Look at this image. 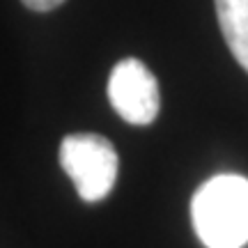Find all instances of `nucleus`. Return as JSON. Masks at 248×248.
I'll list each match as a JSON object with an SVG mask.
<instances>
[{"instance_id": "f257e3e1", "label": "nucleus", "mask_w": 248, "mask_h": 248, "mask_svg": "<svg viewBox=\"0 0 248 248\" xmlns=\"http://www.w3.org/2000/svg\"><path fill=\"white\" fill-rule=\"evenodd\" d=\"M195 234L207 248H241L248 244V179L218 175L204 182L191 202Z\"/></svg>"}, {"instance_id": "f03ea898", "label": "nucleus", "mask_w": 248, "mask_h": 248, "mask_svg": "<svg viewBox=\"0 0 248 248\" xmlns=\"http://www.w3.org/2000/svg\"><path fill=\"white\" fill-rule=\"evenodd\" d=\"M60 166L85 202L104 200L117 177L113 142L97 133H71L60 142Z\"/></svg>"}, {"instance_id": "7ed1b4c3", "label": "nucleus", "mask_w": 248, "mask_h": 248, "mask_svg": "<svg viewBox=\"0 0 248 248\" xmlns=\"http://www.w3.org/2000/svg\"><path fill=\"white\" fill-rule=\"evenodd\" d=\"M108 99L115 113L129 124H152L159 115V83L140 60H120L108 78Z\"/></svg>"}, {"instance_id": "20e7f679", "label": "nucleus", "mask_w": 248, "mask_h": 248, "mask_svg": "<svg viewBox=\"0 0 248 248\" xmlns=\"http://www.w3.org/2000/svg\"><path fill=\"white\" fill-rule=\"evenodd\" d=\"M218 26L234 60L248 71V0H214Z\"/></svg>"}, {"instance_id": "39448f33", "label": "nucleus", "mask_w": 248, "mask_h": 248, "mask_svg": "<svg viewBox=\"0 0 248 248\" xmlns=\"http://www.w3.org/2000/svg\"><path fill=\"white\" fill-rule=\"evenodd\" d=\"M21 2L32 12H51V9L60 7L64 0H21Z\"/></svg>"}]
</instances>
